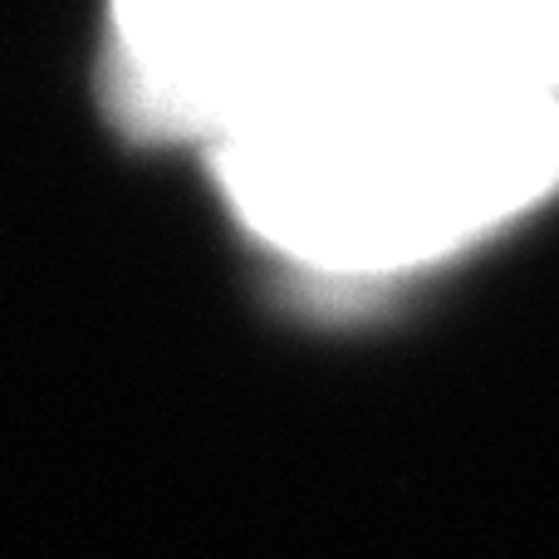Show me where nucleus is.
I'll return each instance as SVG.
<instances>
[{"mask_svg":"<svg viewBox=\"0 0 559 559\" xmlns=\"http://www.w3.org/2000/svg\"><path fill=\"white\" fill-rule=\"evenodd\" d=\"M427 0H108V94L128 128L216 147L383 55Z\"/></svg>","mask_w":559,"mask_h":559,"instance_id":"2","label":"nucleus"},{"mask_svg":"<svg viewBox=\"0 0 559 559\" xmlns=\"http://www.w3.org/2000/svg\"><path fill=\"white\" fill-rule=\"evenodd\" d=\"M246 236L319 280L413 275L559 192V98L373 59L206 147Z\"/></svg>","mask_w":559,"mask_h":559,"instance_id":"1","label":"nucleus"}]
</instances>
